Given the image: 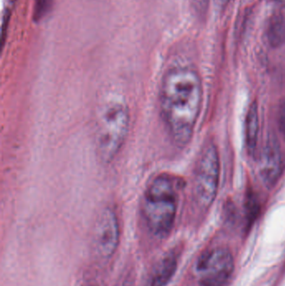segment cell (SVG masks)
<instances>
[{
  "label": "cell",
  "mask_w": 285,
  "mask_h": 286,
  "mask_svg": "<svg viewBox=\"0 0 285 286\" xmlns=\"http://www.w3.org/2000/svg\"><path fill=\"white\" fill-rule=\"evenodd\" d=\"M202 100V81L195 70L176 66L165 73L160 87V110L169 135L179 147L192 139Z\"/></svg>",
  "instance_id": "cell-1"
},
{
  "label": "cell",
  "mask_w": 285,
  "mask_h": 286,
  "mask_svg": "<svg viewBox=\"0 0 285 286\" xmlns=\"http://www.w3.org/2000/svg\"><path fill=\"white\" fill-rule=\"evenodd\" d=\"M178 183L171 175L160 174L146 185L142 200V215L153 235L164 238L170 234L178 213Z\"/></svg>",
  "instance_id": "cell-2"
},
{
  "label": "cell",
  "mask_w": 285,
  "mask_h": 286,
  "mask_svg": "<svg viewBox=\"0 0 285 286\" xmlns=\"http://www.w3.org/2000/svg\"><path fill=\"white\" fill-rule=\"evenodd\" d=\"M128 105L120 97H110L101 104L94 123V144L100 160L110 164L123 147L130 129Z\"/></svg>",
  "instance_id": "cell-3"
},
{
  "label": "cell",
  "mask_w": 285,
  "mask_h": 286,
  "mask_svg": "<svg viewBox=\"0 0 285 286\" xmlns=\"http://www.w3.org/2000/svg\"><path fill=\"white\" fill-rule=\"evenodd\" d=\"M219 158L213 142L205 145L198 158L193 182V197L202 208H207L218 194Z\"/></svg>",
  "instance_id": "cell-4"
},
{
  "label": "cell",
  "mask_w": 285,
  "mask_h": 286,
  "mask_svg": "<svg viewBox=\"0 0 285 286\" xmlns=\"http://www.w3.org/2000/svg\"><path fill=\"white\" fill-rule=\"evenodd\" d=\"M232 253L225 248L206 251L199 257L196 272L202 286H223L234 272Z\"/></svg>",
  "instance_id": "cell-5"
},
{
  "label": "cell",
  "mask_w": 285,
  "mask_h": 286,
  "mask_svg": "<svg viewBox=\"0 0 285 286\" xmlns=\"http://www.w3.org/2000/svg\"><path fill=\"white\" fill-rule=\"evenodd\" d=\"M120 241V223L116 210L106 206L97 215L93 230L96 252L105 259L114 255Z\"/></svg>",
  "instance_id": "cell-6"
},
{
  "label": "cell",
  "mask_w": 285,
  "mask_h": 286,
  "mask_svg": "<svg viewBox=\"0 0 285 286\" xmlns=\"http://www.w3.org/2000/svg\"><path fill=\"white\" fill-rule=\"evenodd\" d=\"M280 149L274 139L270 138L265 144L259 159V174L265 184L276 183L282 171Z\"/></svg>",
  "instance_id": "cell-7"
},
{
  "label": "cell",
  "mask_w": 285,
  "mask_h": 286,
  "mask_svg": "<svg viewBox=\"0 0 285 286\" xmlns=\"http://www.w3.org/2000/svg\"><path fill=\"white\" fill-rule=\"evenodd\" d=\"M178 268V257L174 251L166 253L158 260L150 273L147 286H166Z\"/></svg>",
  "instance_id": "cell-8"
},
{
  "label": "cell",
  "mask_w": 285,
  "mask_h": 286,
  "mask_svg": "<svg viewBox=\"0 0 285 286\" xmlns=\"http://www.w3.org/2000/svg\"><path fill=\"white\" fill-rule=\"evenodd\" d=\"M259 131L258 105L253 102L248 110L245 119V146L250 156L255 154Z\"/></svg>",
  "instance_id": "cell-9"
},
{
  "label": "cell",
  "mask_w": 285,
  "mask_h": 286,
  "mask_svg": "<svg viewBox=\"0 0 285 286\" xmlns=\"http://www.w3.org/2000/svg\"><path fill=\"white\" fill-rule=\"evenodd\" d=\"M268 41L274 47L285 41V9H279L270 18L267 30Z\"/></svg>",
  "instance_id": "cell-10"
},
{
  "label": "cell",
  "mask_w": 285,
  "mask_h": 286,
  "mask_svg": "<svg viewBox=\"0 0 285 286\" xmlns=\"http://www.w3.org/2000/svg\"><path fill=\"white\" fill-rule=\"evenodd\" d=\"M278 127L285 138V100L281 103L278 113Z\"/></svg>",
  "instance_id": "cell-11"
},
{
  "label": "cell",
  "mask_w": 285,
  "mask_h": 286,
  "mask_svg": "<svg viewBox=\"0 0 285 286\" xmlns=\"http://www.w3.org/2000/svg\"><path fill=\"white\" fill-rule=\"evenodd\" d=\"M216 4L221 8H224L227 6L229 3V0H215Z\"/></svg>",
  "instance_id": "cell-12"
},
{
  "label": "cell",
  "mask_w": 285,
  "mask_h": 286,
  "mask_svg": "<svg viewBox=\"0 0 285 286\" xmlns=\"http://www.w3.org/2000/svg\"><path fill=\"white\" fill-rule=\"evenodd\" d=\"M274 1H277L278 3H285V0H274Z\"/></svg>",
  "instance_id": "cell-13"
}]
</instances>
